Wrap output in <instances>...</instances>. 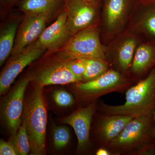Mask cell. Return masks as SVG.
Listing matches in <instances>:
<instances>
[{
    "instance_id": "obj_1",
    "label": "cell",
    "mask_w": 155,
    "mask_h": 155,
    "mask_svg": "<svg viewBox=\"0 0 155 155\" xmlns=\"http://www.w3.org/2000/svg\"><path fill=\"white\" fill-rule=\"evenodd\" d=\"M102 109L107 115H120L135 118L153 115L155 110V67L145 78L127 90L124 104H104Z\"/></svg>"
},
{
    "instance_id": "obj_2",
    "label": "cell",
    "mask_w": 155,
    "mask_h": 155,
    "mask_svg": "<svg viewBox=\"0 0 155 155\" xmlns=\"http://www.w3.org/2000/svg\"><path fill=\"white\" fill-rule=\"evenodd\" d=\"M43 87L36 84L24 102L22 121L25 123L31 146V154H45L47 110Z\"/></svg>"
},
{
    "instance_id": "obj_3",
    "label": "cell",
    "mask_w": 155,
    "mask_h": 155,
    "mask_svg": "<svg viewBox=\"0 0 155 155\" xmlns=\"http://www.w3.org/2000/svg\"><path fill=\"white\" fill-rule=\"evenodd\" d=\"M59 50L61 54L70 58L106 61L98 30L94 25L72 35Z\"/></svg>"
},
{
    "instance_id": "obj_4",
    "label": "cell",
    "mask_w": 155,
    "mask_h": 155,
    "mask_svg": "<svg viewBox=\"0 0 155 155\" xmlns=\"http://www.w3.org/2000/svg\"><path fill=\"white\" fill-rule=\"evenodd\" d=\"M153 115L134 118L117 137L109 143L110 146L123 151L139 149L149 143L153 137Z\"/></svg>"
},
{
    "instance_id": "obj_5",
    "label": "cell",
    "mask_w": 155,
    "mask_h": 155,
    "mask_svg": "<svg viewBox=\"0 0 155 155\" xmlns=\"http://www.w3.org/2000/svg\"><path fill=\"white\" fill-rule=\"evenodd\" d=\"M31 81L29 77L22 78L14 85L5 98L2 104V118L13 139L22 121L25 90Z\"/></svg>"
},
{
    "instance_id": "obj_6",
    "label": "cell",
    "mask_w": 155,
    "mask_h": 155,
    "mask_svg": "<svg viewBox=\"0 0 155 155\" xmlns=\"http://www.w3.org/2000/svg\"><path fill=\"white\" fill-rule=\"evenodd\" d=\"M46 50L36 41L22 51L12 56L1 73L0 94L5 93L20 72L39 58Z\"/></svg>"
},
{
    "instance_id": "obj_7",
    "label": "cell",
    "mask_w": 155,
    "mask_h": 155,
    "mask_svg": "<svg viewBox=\"0 0 155 155\" xmlns=\"http://www.w3.org/2000/svg\"><path fill=\"white\" fill-rule=\"evenodd\" d=\"M60 58L51 61L28 76L31 81L44 87L50 85L78 83L80 80L70 70L68 56L61 54Z\"/></svg>"
},
{
    "instance_id": "obj_8",
    "label": "cell",
    "mask_w": 155,
    "mask_h": 155,
    "mask_svg": "<svg viewBox=\"0 0 155 155\" xmlns=\"http://www.w3.org/2000/svg\"><path fill=\"white\" fill-rule=\"evenodd\" d=\"M127 83L120 73L110 70L94 80L78 82L75 88L82 98L91 100L124 88Z\"/></svg>"
},
{
    "instance_id": "obj_9",
    "label": "cell",
    "mask_w": 155,
    "mask_h": 155,
    "mask_svg": "<svg viewBox=\"0 0 155 155\" xmlns=\"http://www.w3.org/2000/svg\"><path fill=\"white\" fill-rule=\"evenodd\" d=\"M67 26L72 36L93 26L97 17V5L83 0H67Z\"/></svg>"
},
{
    "instance_id": "obj_10",
    "label": "cell",
    "mask_w": 155,
    "mask_h": 155,
    "mask_svg": "<svg viewBox=\"0 0 155 155\" xmlns=\"http://www.w3.org/2000/svg\"><path fill=\"white\" fill-rule=\"evenodd\" d=\"M50 16L26 14L17 31L11 55L17 54L36 41L46 28Z\"/></svg>"
},
{
    "instance_id": "obj_11",
    "label": "cell",
    "mask_w": 155,
    "mask_h": 155,
    "mask_svg": "<svg viewBox=\"0 0 155 155\" xmlns=\"http://www.w3.org/2000/svg\"><path fill=\"white\" fill-rule=\"evenodd\" d=\"M95 111V104L92 103L63 119V123L72 126L75 131L78 140V151H82L88 146L91 125Z\"/></svg>"
},
{
    "instance_id": "obj_12",
    "label": "cell",
    "mask_w": 155,
    "mask_h": 155,
    "mask_svg": "<svg viewBox=\"0 0 155 155\" xmlns=\"http://www.w3.org/2000/svg\"><path fill=\"white\" fill-rule=\"evenodd\" d=\"M134 0H104L103 20L106 31L115 34L124 25Z\"/></svg>"
},
{
    "instance_id": "obj_13",
    "label": "cell",
    "mask_w": 155,
    "mask_h": 155,
    "mask_svg": "<svg viewBox=\"0 0 155 155\" xmlns=\"http://www.w3.org/2000/svg\"><path fill=\"white\" fill-rule=\"evenodd\" d=\"M71 37L67 26V14L65 11L54 23L45 28L36 42L49 51L54 52L61 48Z\"/></svg>"
},
{
    "instance_id": "obj_14",
    "label": "cell",
    "mask_w": 155,
    "mask_h": 155,
    "mask_svg": "<svg viewBox=\"0 0 155 155\" xmlns=\"http://www.w3.org/2000/svg\"><path fill=\"white\" fill-rule=\"evenodd\" d=\"M133 119L131 116L123 115H107L100 124L99 131L101 138L109 143L117 137L127 123Z\"/></svg>"
},
{
    "instance_id": "obj_15",
    "label": "cell",
    "mask_w": 155,
    "mask_h": 155,
    "mask_svg": "<svg viewBox=\"0 0 155 155\" xmlns=\"http://www.w3.org/2000/svg\"><path fill=\"white\" fill-rule=\"evenodd\" d=\"M155 67V42H148L135 51L131 70L136 74L142 73Z\"/></svg>"
},
{
    "instance_id": "obj_16",
    "label": "cell",
    "mask_w": 155,
    "mask_h": 155,
    "mask_svg": "<svg viewBox=\"0 0 155 155\" xmlns=\"http://www.w3.org/2000/svg\"><path fill=\"white\" fill-rule=\"evenodd\" d=\"M143 8L138 26L148 42H155V1L147 2Z\"/></svg>"
},
{
    "instance_id": "obj_17",
    "label": "cell",
    "mask_w": 155,
    "mask_h": 155,
    "mask_svg": "<svg viewBox=\"0 0 155 155\" xmlns=\"http://www.w3.org/2000/svg\"><path fill=\"white\" fill-rule=\"evenodd\" d=\"M17 30V25L15 22L9 23L3 28L0 36V65L4 62L11 54Z\"/></svg>"
},
{
    "instance_id": "obj_18",
    "label": "cell",
    "mask_w": 155,
    "mask_h": 155,
    "mask_svg": "<svg viewBox=\"0 0 155 155\" xmlns=\"http://www.w3.org/2000/svg\"><path fill=\"white\" fill-rule=\"evenodd\" d=\"M60 0H24L21 9L26 14L50 15L54 11Z\"/></svg>"
},
{
    "instance_id": "obj_19",
    "label": "cell",
    "mask_w": 155,
    "mask_h": 155,
    "mask_svg": "<svg viewBox=\"0 0 155 155\" xmlns=\"http://www.w3.org/2000/svg\"><path fill=\"white\" fill-rule=\"evenodd\" d=\"M137 45V41L133 37L125 38L117 50V59L120 67L126 70L132 63Z\"/></svg>"
},
{
    "instance_id": "obj_20",
    "label": "cell",
    "mask_w": 155,
    "mask_h": 155,
    "mask_svg": "<svg viewBox=\"0 0 155 155\" xmlns=\"http://www.w3.org/2000/svg\"><path fill=\"white\" fill-rule=\"evenodd\" d=\"M86 69L82 81H90L95 79L107 71L106 61L98 59H85Z\"/></svg>"
},
{
    "instance_id": "obj_21",
    "label": "cell",
    "mask_w": 155,
    "mask_h": 155,
    "mask_svg": "<svg viewBox=\"0 0 155 155\" xmlns=\"http://www.w3.org/2000/svg\"><path fill=\"white\" fill-rule=\"evenodd\" d=\"M10 141L14 144L18 155H27L31 153L30 142L24 122L22 121L15 137Z\"/></svg>"
},
{
    "instance_id": "obj_22",
    "label": "cell",
    "mask_w": 155,
    "mask_h": 155,
    "mask_svg": "<svg viewBox=\"0 0 155 155\" xmlns=\"http://www.w3.org/2000/svg\"><path fill=\"white\" fill-rule=\"evenodd\" d=\"M70 131L64 126L55 127L53 132V141L56 150L64 148L69 144L70 140Z\"/></svg>"
},
{
    "instance_id": "obj_23",
    "label": "cell",
    "mask_w": 155,
    "mask_h": 155,
    "mask_svg": "<svg viewBox=\"0 0 155 155\" xmlns=\"http://www.w3.org/2000/svg\"><path fill=\"white\" fill-rule=\"evenodd\" d=\"M68 63L70 70L79 79L80 82L82 81L84 74L86 69L85 59L72 58L68 56Z\"/></svg>"
},
{
    "instance_id": "obj_24",
    "label": "cell",
    "mask_w": 155,
    "mask_h": 155,
    "mask_svg": "<svg viewBox=\"0 0 155 155\" xmlns=\"http://www.w3.org/2000/svg\"><path fill=\"white\" fill-rule=\"evenodd\" d=\"M53 97L56 104L60 107H70L74 103L72 95L64 90L55 91L53 93Z\"/></svg>"
},
{
    "instance_id": "obj_25",
    "label": "cell",
    "mask_w": 155,
    "mask_h": 155,
    "mask_svg": "<svg viewBox=\"0 0 155 155\" xmlns=\"http://www.w3.org/2000/svg\"><path fill=\"white\" fill-rule=\"evenodd\" d=\"M0 155H17L18 153L12 142H7L1 139L0 140Z\"/></svg>"
},
{
    "instance_id": "obj_26",
    "label": "cell",
    "mask_w": 155,
    "mask_h": 155,
    "mask_svg": "<svg viewBox=\"0 0 155 155\" xmlns=\"http://www.w3.org/2000/svg\"><path fill=\"white\" fill-rule=\"evenodd\" d=\"M136 153L140 155H155V143H149L145 144L138 149Z\"/></svg>"
},
{
    "instance_id": "obj_27",
    "label": "cell",
    "mask_w": 155,
    "mask_h": 155,
    "mask_svg": "<svg viewBox=\"0 0 155 155\" xmlns=\"http://www.w3.org/2000/svg\"><path fill=\"white\" fill-rule=\"evenodd\" d=\"M97 155H109L110 153L105 149L101 148L98 150L96 152Z\"/></svg>"
},
{
    "instance_id": "obj_28",
    "label": "cell",
    "mask_w": 155,
    "mask_h": 155,
    "mask_svg": "<svg viewBox=\"0 0 155 155\" xmlns=\"http://www.w3.org/2000/svg\"><path fill=\"white\" fill-rule=\"evenodd\" d=\"M83 1L86 2L90 3V4H93V5L97 6L100 0H83Z\"/></svg>"
},
{
    "instance_id": "obj_29",
    "label": "cell",
    "mask_w": 155,
    "mask_h": 155,
    "mask_svg": "<svg viewBox=\"0 0 155 155\" xmlns=\"http://www.w3.org/2000/svg\"><path fill=\"white\" fill-rule=\"evenodd\" d=\"M153 119L154 123V127L153 128L152 132V137L154 140L155 142V110L154 111L153 113Z\"/></svg>"
},
{
    "instance_id": "obj_30",
    "label": "cell",
    "mask_w": 155,
    "mask_h": 155,
    "mask_svg": "<svg viewBox=\"0 0 155 155\" xmlns=\"http://www.w3.org/2000/svg\"><path fill=\"white\" fill-rule=\"evenodd\" d=\"M155 0H147V2H152V1H155Z\"/></svg>"
}]
</instances>
